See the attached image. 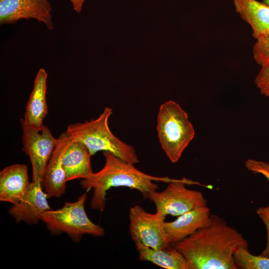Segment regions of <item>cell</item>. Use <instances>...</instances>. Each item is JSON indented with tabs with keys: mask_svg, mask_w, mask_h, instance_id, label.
Returning a JSON list of instances; mask_svg holds the SVG:
<instances>
[{
	"mask_svg": "<svg viewBox=\"0 0 269 269\" xmlns=\"http://www.w3.org/2000/svg\"><path fill=\"white\" fill-rule=\"evenodd\" d=\"M173 245L189 269H238L234 255L239 248L248 247L242 234L215 214L205 227Z\"/></svg>",
	"mask_w": 269,
	"mask_h": 269,
	"instance_id": "6da1fadb",
	"label": "cell"
},
{
	"mask_svg": "<svg viewBox=\"0 0 269 269\" xmlns=\"http://www.w3.org/2000/svg\"><path fill=\"white\" fill-rule=\"evenodd\" d=\"M105 162L99 171L82 179L80 184L88 191L93 189L91 208L103 211L106 204L107 191L112 187H127L136 189L143 196L156 191L158 186L154 181L169 183L175 180L168 177H156L146 174L109 151H103Z\"/></svg>",
	"mask_w": 269,
	"mask_h": 269,
	"instance_id": "7a4b0ae2",
	"label": "cell"
},
{
	"mask_svg": "<svg viewBox=\"0 0 269 269\" xmlns=\"http://www.w3.org/2000/svg\"><path fill=\"white\" fill-rule=\"evenodd\" d=\"M112 114V109L106 107L97 119L70 124L65 132L73 140L84 144L91 155L100 151H109L129 163H139L134 147L111 132L108 121Z\"/></svg>",
	"mask_w": 269,
	"mask_h": 269,
	"instance_id": "3957f363",
	"label": "cell"
},
{
	"mask_svg": "<svg viewBox=\"0 0 269 269\" xmlns=\"http://www.w3.org/2000/svg\"><path fill=\"white\" fill-rule=\"evenodd\" d=\"M156 129L163 151L171 162H177L195 136L187 114L175 101H166L159 107Z\"/></svg>",
	"mask_w": 269,
	"mask_h": 269,
	"instance_id": "277c9868",
	"label": "cell"
},
{
	"mask_svg": "<svg viewBox=\"0 0 269 269\" xmlns=\"http://www.w3.org/2000/svg\"><path fill=\"white\" fill-rule=\"evenodd\" d=\"M87 192L79 196L75 202H65L60 208L49 209L41 214V221L52 235L66 233L76 243L79 242L84 235L95 237L104 235V229L93 223L86 214L84 205L87 199Z\"/></svg>",
	"mask_w": 269,
	"mask_h": 269,
	"instance_id": "5b68a950",
	"label": "cell"
},
{
	"mask_svg": "<svg viewBox=\"0 0 269 269\" xmlns=\"http://www.w3.org/2000/svg\"><path fill=\"white\" fill-rule=\"evenodd\" d=\"M186 184H200L186 178L168 183L161 192L155 191L144 197L154 203L156 212L165 216H179L197 207L207 206V200L202 193L187 188Z\"/></svg>",
	"mask_w": 269,
	"mask_h": 269,
	"instance_id": "8992f818",
	"label": "cell"
},
{
	"mask_svg": "<svg viewBox=\"0 0 269 269\" xmlns=\"http://www.w3.org/2000/svg\"><path fill=\"white\" fill-rule=\"evenodd\" d=\"M22 131V150L30 158L32 181L42 183L47 164L56 147L58 138H55L49 128L31 127L20 120Z\"/></svg>",
	"mask_w": 269,
	"mask_h": 269,
	"instance_id": "52a82bcc",
	"label": "cell"
},
{
	"mask_svg": "<svg viewBox=\"0 0 269 269\" xmlns=\"http://www.w3.org/2000/svg\"><path fill=\"white\" fill-rule=\"evenodd\" d=\"M165 217L156 212L154 214L147 212L138 205L131 207L129 231L134 242L139 241L155 250L171 246L164 228Z\"/></svg>",
	"mask_w": 269,
	"mask_h": 269,
	"instance_id": "ba28073f",
	"label": "cell"
},
{
	"mask_svg": "<svg viewBox=\"0 0 269 269\" xmlns=\"http://www.w3.org/2000/svg\"><path fill=\"white\" fill-rule=\"evenodd\" d=\"M33 18L52 29V8L48 0H0V23L11 24Z\"/></svg>",
	"mask_w": 269,
	"mask_h": 269,
	"instance_id": "9c48e42d",
	"label": "cell"
},
{
	"mask_svg": "<svg viewBox=\"0 0 269 269\" xmlns=\"http://www.w3.org/2000/svg\"><path fill=\"white\" fill-rule=\"evenodd\" d=\"M48 198L42 183L31 181L23 198L19 202L12 204L8 213L16 223L37 224L41 221V214L51 209Z\"/></svg>",
	"mask_w": 269,
	"mask_h": 269,
	"instance_id": "30bf717a",
	"label": "cell"
},
{
	"mask_svg": "<svg viewBox=\"0 0 269 269\" xmlns=\"http://www.w3.org/2000/svg\"><path fill=\"white\" fill-rule=\"evenodd\" d=\"M72 140L65 132L61 134L47 164L42 184L48 198L61 197L65 192L67 181L62 165V158Z\"/></svg>",
	"mask_w": 269,
	"mask_h": 269,
	"instance_id": "8fae6325",
	"label": "cell"
},
{
	"mask_svg": "<svg viewBox=\"0 0 269 269\" xmlns=\"http://www.w3.org/2000/svg\"><path fill=\"white\" fill-rule=\"evenodd\" d=\"M210 209L201 206L191 210L172 222H165L164 228L170 243L173 245L191 235L209 223Z\"/></svg>",
	"mask_w": 269,
	"mask_h": 269,
	"instance_id": "7c38bea8",
	"label": "cell"
},
{
	"mask_svg": "<svg viewBox=\"0 0 269 269\" xmlns=\"http://www.w3.org/2000/svg\"><path fill=\"white\" fill-rule=\"evenodd\" d=\"M30 183L26 165L15 164L4 168L0 172V200L12 204L19 202Z\"/></svg>",
	"mask_w": 269,
	"mask_h": 269,
	"instance_id": "4fadbf2b",
	"label": "cell"
},
{
	"mask_svg": "<svg viewBox=\"0 0 269 269\" xmlns=\"http://www.w3.org/2000/svg\"><path fill=\"white\" fill-rule=\"evenodd\" d=\"M236 12L252 28L259 39L269 35V5L257 0H233Z\"/></svg>",
	"mask_w": 269,
	"mask_h": 269,
	"instance_id": "5bb4252c",
	"label": "cell"
},
{
	"mask_svg": "<svg viewBox=\"0 0 269 269\" xmlns=\"http://www.w3.org/2000/svg\"><path fill=\"white\" fill-rule=\"evenodd\" d=\"M47 74L40 68L35 78L32 91L27 102L24 118L21 120L25 124L36 128L44 125L43 120L47 113L46 102Z\"/></svg>",
	"mask_w": 269,
	"mask_h": 269,
	"instance_id": "9a60e30c",
	"label": "cell"
},
{
	"mask_svg": "<svg viewBox=\"0 0 269 269\" xmlns=\"http://www.w3.org/2000/svg\"><path fill=\"white\" fill-rule=\"evenodd\" d=\"M91 156L84 144L72 140L62 158V165L67 181L86 178L93 173L91 164Z\"/></svg>",
	"mask_w": 269,
	"mask_h": 269,
	"instance_id": "2e32d148",
	"label": "cell"
},
{
	"mask_svg": "<svg viewBox=\"0 0 269 269\" xmlns=\"http://www.w3.org/2000/svg\"><path fill=\"white\" fill-rule=\"evenodd\" d=\"M134 243L140 261L149 262L165 269H189L184 257L172 245L164 249L155 250L139 241Z\"/></svg>",
	"mask_w": 269,
	"mask_h": 269,
	"instance_id": "e0dca14e",
	"label": "cell"
},
{
	"mask_svg": "<svg viewBox=\"0 0 269 269\" xmlns=\"http://www.w3.org/2000/svg\"><path fill=\"white\" fill-rule=\"evenodd\" d=\"M234 261L238 269H269V257L251 254L248 247H241L234 255Z\"/></svg>",
	"mask_w": 269,
	"mask_h": 269,
	"instance_id": "ac0fdd59",
	"label": "cell"
},
{
	"mask_svg": "<svg viewBox=\"0 0 269 269\" xmlns=\"http://www.w3.org/2000/svg\"><path fill=\"white\" fill-rule=\"evenodd\" d=\"M253 55L261 67L269 63V35L256 40L253 47Z\"/></svg>",
	"mask_w": 269,
	"mask_h": 269,
	"instance_id": "d6986e66",
	"label": "cell"
},
{
	"mask_svg": "<svg viewBox=\"0 0 269 269\" xmlns=\"http://www.w3.org/2000/svg\"><path fill=\"white\" fill-rule=\"evenodd\" d=\"M255 83L262 95L269 97V63L261 66Z\"/></svg>",
	"mask_w": 269,
	"mask_h": 269,
	"instance_id": "ffe728a7",
	"label": "cell"
},
{
	"mask_svg": "<svg viewBox=\"0 0 269 269\" xmlns=\"http://www.w3.org/2000/svg\"><path fill=\"white\" fill-rule=\"evenodd\" d=\"M245 166L249 171L261 174L269 181V162L255 159H248L245 162Z\"/></svg>",
	"mask_w": 269,
	"mask_h": 269,
	"instance_id": "44dd1931",
	"label": "cell"
},
{
	"mask_svg": "<svg viewBox=\"0 0 269 269\" xmlns=\"http://www.w3.org/2000/svg\"><path fill=\"white\" fill-rule=\"evenodd\" d=\"M256 213L265 225L267 232L266 245L261 255L269 257V206L259 208Z\"/></svg>",
	"mask_w": 269,
	"mask_h": 269,
	"instance_id": "7402d4cb",
	"label": "cell"
},
{
	"mask_svg": "<svg viewBox=\"0 0 269 269\" xmlns=\"http://www.w3.org/2000/svg\"><path fill=\"white\" fill-rule=\"evenodd\" d=\"M85 0H70L74 10L78 13L81 12Z\"/></svg>",
	"mask_w": 269,
	"mask_h": 269,
	"instance_id": "603a6c76",
	"label": "cell"
},
{
	"mask_svg": "<svg viewBox=\"0 0 269 269\" xmlns=\"http://www.w3.org/2000/svg\"><path fill=\"white\" fill-rule=\"evenodd\" d=\"M263 2L269 5V0H264Z\"/></svg>",
	"mask_w": 269,
	"mask_h": 269,
	"instance_id": "cb8c5ba5",
	"label": "cell"
}]
</instances>
